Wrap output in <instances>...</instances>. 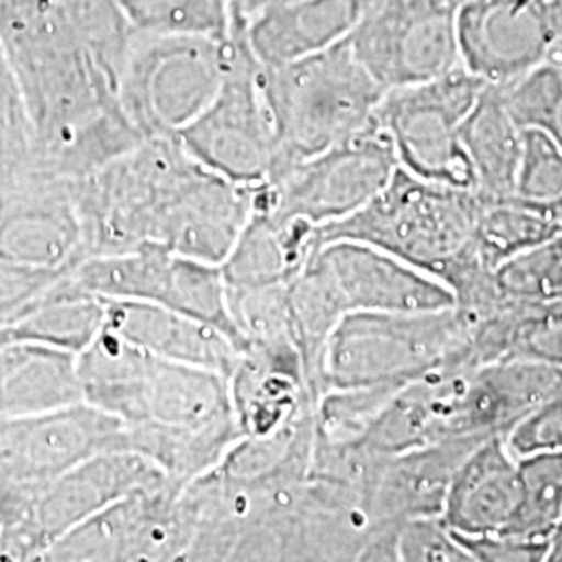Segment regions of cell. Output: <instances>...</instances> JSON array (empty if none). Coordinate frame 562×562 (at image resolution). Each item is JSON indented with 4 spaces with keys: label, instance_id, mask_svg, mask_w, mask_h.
<instances>
[{
    "label": "cell",
    "instance_id": "9",
    "mask_svg": "<svg viewBox=\"0 0 562 562\" xmlns=\"http://www.w3.org/2000/svg\"><path fill=\"white\" fill-rule=\"evenodd\" d=\"M183 148L225 180L257 188L280 167V142L265 94L261 60L236 18L232 57L215 99L178 134Z\"/></svg>",
    "mask_w": 562,
    "mask_h": 562
},
{
    "label": "cell",
    "instance_id": "36",
    "mask_svg": "<svg viewBox=\"0 0 562 562\" xmlns=\"http://www.w3.org/2000/svg\"><path fill=\"white\" fill-rule=\"evenodd\" d=\"M510 452L519 457L562 452V392L543 402L506 436Z\"/></svg>",
    "mask_w": 562,
    "mask_h": 562
},
{
    "label": "cell",
    "instance_id": "25",
    "mask_svg": "<svg viewBox=\"0 0 562 562\" xmlns=\"http://www.w3.org/2000/svg\"><path fill=\"white\" fill-rule=\"evenodd\" d=\"M317 250L315 225L252 213L234 250L222 262L223 278L232 290L288 283Z\"/></svg>",
    "mask_w": 562,
    "mask_h": 562
},
{
    "label": "cell",
    "instance_id": "38",
    "mask_svg": "<svg viewBox=\"0 0 562 562\" xmlns=\"http://www.w3.org/2000/svg\"><path fill=\"white\" fill-rule=\"evenodd\" d=\"M283 2H292V0H241L240 4H238L234 11H236V15H238L240 20H248L250 15L259 13L262 9L273 7V4H283Z\"/></svg>",
    "mask_w": 562,
    "mask_h": 562
},
{
    "label": "cell",
    "instance_id": "12",
    "mask_svg": "<svg viewBox=\"0 0 562 562\" xmlns=\"http://www.w3.org/2000/svg\"><path fill=\"white\" fill-rule=\"evenodd\" d=\"M76 290L102 301L157 304L223 331L244 352L222 265L183 257L161 246L94 257L71 271Z\"/></svg>",
    "mask_w": 562,
    "mask_h": 562
},
{
    "label": "cell",
    "instance_id": "32",
    "mask_svg": "<svg viewBox=\"0 0 562 562\" xmlns=\"http://www.w3.org/2000/svg\"><path fill=\"white\" fill-rule=\"evenodd\" d=\"M562 223V148L540 130H525L513 196Z\"/></svg>",
    "mask_w": 562,
    "mask_h": 562
},
{
    "label": "cell",
    "instance_id": "20",
    "mask_svg": "<svg viewBox=\"0 0 562 562\" xmlns=\"http://www.w3.org/2000/svg\"><path fill=\"white\" fill-rule=\"evenodd\" d=\"M382 0H292L241 21L262 65H283L346 41Z\"/></svg>",
    "mask_w": 562,
    "mask_h": 562
},
{
    "label": "cell",
    "instance_id": "13",
    "mask_svg": "<svg viewBox=\"0 0 562 562\" xmlns=\"http://www.w3.org/2000/svg\"><path fill=\"white\" fill-rule=\"evenodd\" d=\"M464 0H382L346 38L383 90L436 80L462 67Z\"/></svg>",
    "mask_w": 562,
    "mask_h": 562
},
{
    "label": "cell",
    "instance_id": "14",
    "mask_svg": "<svg viewBox=\"0 0 562 562\" xmlns=\"http://www.w3.org/2000/svg\"><path fill=\"white\" fill-rule=\"evenodd\" d=\"M183 490L167 482L121 498L53 543L42 561H186L196 527Z\"/></svg>",
    "mask_w": 562,
    "mask_h": 562
},
{
    "label": "cell",
    "instance_id": "16",
    "mask_svg": "<svg viewBox=\"0 0 562 562\" xmlns=\"http://www.w3.org/2000/svg\"><path fill=\"white\" fill-rule=\"evenodd\" d=\"M0 257L48 271L88 261L74 178L32 169L0 188Z\"/></svg>",
    "mask_w": 562,
    "mask_h": 562
},
{
    "label": "cell",
    "instance_id": "40",
    "mask_svg": "<svg viewBox=\"0 0 562 562\" xmlns=\"http://www.w3.org/2000/svg\"><path fill=\"white\" fill-rule=\"evenodd\" d=\"M552 59L557 60V63H561L562 65V36L557 42V46H554V50H552Z\"/></svg>",
    "mask_w": 562,
    "mask_h": 562
},
{
    "label": "cell",
    "instance_id": "27",
    "mask_svg": "<svg viewBox=\"0 0 562 562\" xmlns=\"http://www.w3.org/2000/svg\"><path fill=\"white\" fill-rule=\"evenodd\" d=\"M561 232V222L515 199L490 201L482 196V209L473 229V248L487 269H496Z\"/></svg>",
    "mask_w": 562,
    "mask_h": 562
},
{
    "label": "cell",
    "instance_id": "2",
    "mask_svg": "<svg viewBox=\"0 0 562 562\" xmlns=\"http://www.w3.org/2000/svg\"><path fill=\"white\" fill-rule=\"evenodd\" d=\"M83 402L123 425L127 450L188 485L238 442L227 378L146 352L102 327L78 355Z\"/></svg>",
    "mask_w": 562,
    "mask_h": 562
},
{
    "label": "cell",
    "instance_id": "30",
    "mask_svg": "<svg viewBox=\"0 0 562 562\" xmlns=\"http://www.w3.org/2000/svg\"><path fill=\"white\" fill-rule=\"evenodd\" d=\"M504 301L546 306L562 301V232L494 269Z\"/></svg>",
    "mask_w": 562,
    "mask_h": 562
},
{
    "label": "cell",
    "instance_id": "37",
    "mask_svg": "<svg viewBox=\"0 0 562 562\" xmlns=\"http://www.w3.org/2000/svg\"><path fill=\"white\" fill-rule=\"evenodd\" d=\"M457 538L471 554L473 562H548L550 542L543 540H529L513 533Z\"/></svg>",
    "mask_w": 562,
    "mask_h": 562
},
{
    "label": "cell",
    "instance_id": "34",
    "mask_svg": "<svg viewBox=\"0 0 562 562\" xmlns=\"http://www.w3.org/2000/svg\"><path fill=\"white\" fill-rule=\"evenodd\" d=\"M69 271L34 269L0 257V325L18 322L41 304Z\"/></svg>",
    "mask_w": 562,
    "mask_h": 562
},
{
    "label": "cell",
    "instance_id": "29",
    "mask_svg": "<svg viewBox=\"0 0 562 562\" xmlns=\"http://www.w3.org/2000/svg\"><path fill=\"white\" fill-rule=\"evenodd\" d=\"M517 471L519 503L503 533L550 542L562 519V452L519 457Z\"/></svg>",
    "mask_w": 562,
    "mask_h": 562
},
{
    "label": "cell",
    "instance_id": "24",
    "mask_svg": "<svg viewBox=\"0 0 562 562\" xmlns=\"http://www.w3.org/2000/svg\"><path fill=\"white\" fill-rule=\"evenodd\" d=\"M81 401L78 355L27 341L0 348V423Z\"/></svg>",
    "mask_w": 562,
    "mask_h": 562
},
{
    "label": "cell",
    "instance_id": "3",
    "mask_svg": "<svg viewBox=\"0 0 562 562\" xmlns=\"http://www.w3.org/2000/svg\"><path fill=\"white\" fill-rule=\"evenodd\" d=\"M106 204L132 248L222 265L252 217V188L196 161L178 136L146 138L106 173Z\"/></svg>",
    "mask_w": 562,
    "mask_h": 562
},
{
    "label": "cell",
    "instance_id": "22",
    "mask_svg": "<svg viewBox=\"0 0 562 562\" xmlns=\"http://www.w3.org/2000/svg\"><path fill=\"white\" fill-rule=\"evenodd\" d=\"M102 301V299H101ZM104 329L146 352L232 375L241 350L223 331L157 304L102 301Z\"/></svg>",
    "mask_w": 562,
    "mask_h": 562
},
{
    "label": "cell",
    "instance_id": "41",
    "mask_svg": "<svg viewBox=\"0 0 562 562\" xmlns=\"http://www.w3.org/2000/svg\"><path fill=\"white\" fill-rule=\"evenodd\" d=\"M229 2H232V4H234V9H236V7L240 4L241 0H229Z\"/></svg>",
    "mask_w": 562,
    "mask_h": 562
},
{
    "label": "cell",
    "instance_id": "23",
    "mask_svg": "<svg viewBox=\"0 0 562 562\" xmlns=\"http://www.w3.org/2000/svg\"><path fill=\"white\" fill-rule=\"evenodd\" d=\"M519 503L517 457L506 438L477 443L457 469L442 519L461 538L503 533Z\"/></svg>",
    "mask_w": 562,
    "mask_h": 562
},
{
    "label": "cell",
    "instance_id": "19",
    "mask_svg": "<svg viewBox=\"0 0 562 562\" xmlns=\"http://www.w3.org/2000/svg\"><path fill=\"white\" fill-rule=\"evenodd\" d=\"M483 440L487 438H461L375 457L362 485V506L371 525L385 531L417 517H442L457 469Z\"/></svg>",
    "mask_w": 562,
    "mask_h": 562
},
{
    "label": "cell",
    "instance_id": "15",
    "mask_svg": "<svg viewBox=\"0 0 562 562\" xmlns=\"http://www.w3.org/2000/svg\"><path fill=\"white\" fill-rule=\"evenodd\" d=\"M173 482L134 450H106L69 469L25 521L0 538V562L42 561L46 550L106 506L140 490Z\"/></svg>",
    "mask_w": 562,
    "mask_h": 562
},
{
    "label": "cell",
    "instance_id": "33",
    "mask_svg": "<svg viewBox=\"0 0 562 562\" xmlns=\"http://www.w3.org/2000/svg\"><path fill=\"white\" fill-rule=\"evenodd\" d=\"M36 169L34 132L20 81L0 41V188Z\"/></svg>",
    "mask_w": 562,
    "mask_h": 562
},
{
    "label": "cell",
    "instance_id": "26",
    "mask_svg": "<svg viewBox=\"0 0 562 562\" xmlns=\"http://www.w3.org/2000/svg\"><path fill=\"white\" fill-rule=\"evenodd\" d=\"M462 144L483 199H510L521 161L522 130L506 106L503 90L487 83L462 121Z\"/></svg>",
    "mask_w": 562,
    "mask_h": 562
},
{
    "label": "cell",
    "instance_id": "39",
    "mask_svg": "<svg viewBox=\"0 0 562 562\" xmlns=\"http://www.w3.org/2000/svg\"><path fill=\"white\" fill-rule=\"evenodd\" d=\"M548 562H562V519L559 527L554 529L550 538V550H548Z\"/></svg>",
    "mask_w": 562,
    "mask_h": 562
},
{
    "label": "cell",
    "instance_id": "18",
    "mask_svg": "<svg viewBox=\"0 0 562 562\" xmlns=\"http://www.w3.org/2000/svg\"><path fill=\"white\" fill-rule=\"evenodd\" d=\"M313 261L329 281L344 317L364 311H438L454 304V294L442 281L362 241L323 244Z\"/></svg>",
    "mask_w": 562,
    "mask_h": 562
},
{
    "label": "cell",
    "instance_id": "35",
    "mask_svg": "<svg viewBox=\"0 0 562 562\" xmlns=\"http://www.w3.org/2000/svg\"><path fill=\"white\" fill-rule=\"evenodd\" d=\"M396 554L404 562H473L442 517H417L404 522Z\"/></svg>",
    "mask_w": 562,
    "mask_h": 562
},
{
    "label": "cell",
    "instance_id": "5",
    "mask_svg": "<svg viewBox=\"0 0 562 562\" xmlns=\"http://www.w3.org/2000/svg\"><path fill=\"white\" fill-rule=\"evenodd\" d=\"M262 83L280 142L278 171L371 127L385 97L348 41L283 65H262Z\"/></svg>",
    "mask_w": 562,
    "mask_h": 562
},
{
    "label": "cell",
    "instance_id": "28",
    "mask_svg": "<svg viewBox=\"0 0 562 562\" xmlns=\"http://www.w3.org/2000/svg\"><path fill=\"white\" fill-rule=\"evenodd\" d=\"M117 4L138 34L227 41L236 27L229 0H117Z\"/></svg>",
    "mask_w": 562,
    "mask_h": 562
},
{
    "label": "cell",
    "instance_id": "1",
    "mask_svg": "<svg viewBox=\"0 0 562 562\" xmlns=\"http://www.w3.org/2000/svg\"><path fill=\"white\" fill-rule=\"evenodd\" d=\"M134 34L117 0H0L38 171L80 178L144 140L120 92Z\"/></svg>",
    "mask_w": 562,
    "mask_h": 562
},
{
    "label": "cell",
    "instance_id": "11",
    "mask_svg": "<svg viewBox=\"0 0 562 562\" xmlns=\"http://www.w3.org/2000/svg\"><path fill=\"white\" fill-rule=\"evenodd\" d=\"M485 86L459 67L436 80L385 92L375 120L404 171L448 188L477 190L461 130Z\"/></svg>",
    "mask_w": 562,
    "mask_h": 562
},
{
    "label": "cell",
    "instance_id": "31",
    "mask_svg": "<svg viewBox=\"0 0 562 562\" xmlns=\"http://www.w3.org/2000/svg\"><path fill=\"white\" fill-rule=\"evenodd\" d=\"M504 101L522 130H540L562 148V65L543 60L517 80L501 83Z\"/></svg>",
    "mask_w": 562,
    "mask_h": 562
},
{
    "label": "cell",
    "instance_id": "42",
    "mask_svg": "<svg viewBox=\"0 0 562 562\" xmlns=\"http://www.w3.org/2000/svg\"><path fill=\"white\" fill-rule=\"evenodd\" d=\"M0 536H2V529H0Z\"/></svg>",
    "mask_w": 562,
    "mask_h": 562
},
{
    "label": "cell",
    "instance_id": "17",
    "mask_svg": "<svg viewBox=\"0 0 562 562\" xmlns=\"http://www.w3.org/2000/svg\"><path fill=\"white\" fill-rule=\"evenodd\" d=\"M561 36L562 0H464L459 11L462 67L496 86L552 59Z\"/></svg>",
    "mask_w": 562,
    "mask_h": 562
},
{
    "label": "cell",
    "instance_id": "6",
    "mask_svg": "<svg viewBox=\"0 0 562 562\" xmlns=\"http://www.w3.org/2000/svg\"><path fill=\"white\" fill-rule=\"evenodd\" d=\"M471 325L452 304L417 313H350L323 355V394L367 385H406L440 369H473Z\"/></svg>",
    "mask_w": 562,
    "mask_h": 562
},
{
    "label": "cell",
    "instance_id": "8",
    "mask_svg": "<svg viewBox=\"0 0 562 562\" xmlns=\"http://www.w3.org/2000/svg\"><path fill=\"white\" fill-rule=\"evenodd\" d=\"M234 36V34H232ZM232 38L134 34L121 71V102L142 138L178 136L222 88Z\"/></svg>",
    "mask_w": 562,
    "mask_h": 562
},
{
    "label": "cell",
    "instance_id": "7",
    "mask_svg": "<svg viewBox=\"0 0 562 562\" xmlns=\"http://www.w3.org/2000/svg\"><path fill=\"white\" fill-rule=\"evenodd\" d=\"M106 450H127L125 429L88 402L0 423L2 533L25 521L69 469Z\"/></svg>",
    "mask_w": 562,
    "mask_h": 562
},
{
    "label": "cell",
    "instance_id": "21",
    "mask_svg": "<svg viewBox=\"0 0 562 562\" xmlns=\"http://www.w3.org/2000/svg\"><path fill=\"white\" fill-rule=\"evenodd\" d=\"M227 382L244 438L271 436L317 402L294 346H246Z\"/></svg>",
    "mask_w": 562,
    "mask_h": 562
},
{
    "label": "cell",
    "instance_id": "4",
    "mask_svg": "<svg viewBox=\"0 0 562 562\" xmlns=\"http://www.w3.org/2000/svg\"><path fill=\"white\" fill-rule=\"evenodd\" d=\"M480 209L477 190L419 180L398 167L361 211L317 227V246L336 240L375 246L442 281L457 299L494 271L473 248Z\"/></svg>",
    "mask_w": 562,
    "mask_h": 562
},
{
    "label": "cell",
    "instance_id": "10",
    "mask_svg": "<svg viewBox=\"0 0 562 562\" xmlns=\"http://www.w3.org/2000/svg\"><path fill=\"white\" fill-rule=\"evenodd\" d=\"M398 167L394 146L375 120L361 134L292 162L252 188V213L315 227L340 222L373 201Z\"/></svg>",
    "mask_w": 562,
    "mask_h": 562
}]
</instances>
